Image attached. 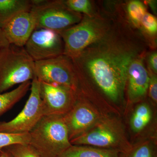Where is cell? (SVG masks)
Masks as SVG:
<instances>
[{
    "label": "cell",
    "instance_id": "6da1fadb",
    "mask_svg": "<svg viewBox=\"0 0 157 157\" xmlns=\"http://www.w3.org/2000/svg\"><path fill=\"white\" fill-rule=\"evenodd\" d=\"M134 57L132 52L109 48L98 50L89 57L81 54L73 59L76 68H86L103 92L117 102L122 97Z\"/></svg>",
    "mask_w": 157,
    "mask_h": 157
},
{
    "label": "cell",
    "instance_id": "7a4b0ae2",
    "mask_svg": "<svg viewBox=\"0 0 157 157\" xmlns=\"http://www.w3.org/2000/svg\"><path fill=\"white\" fill-rule=\"evenodd\" d=\"M29 135V144L42 157H57L72 145L63 116H44Z\"/></svg>",
    "mask_w": 157,
    "mask_h": 157
},
{
    "label": "cell",
    "instance_id": "3957f363",
    "mask_svg": "<svg viewBox=\"0 0 157 157\" xmlns=\"http://www.w3.org/2000/svg\"><path fill=\"white\" fill-rule=\"evenodd\" d=\"M35 61L24 47L10 45L0 50V94L36 78Z\"/></svg>",
    "mask_w": 157,
    "mask_h": 157
},
{
    "label": "cell",
    "instance_id": "277c9868",
    "mask_svg": "<svg viewBox=\"0 0 157 157\" xmlns=\"http://www.w3.org/2000/svg\"><path fill=\"white\" fill-rule=\"evenodd\" d=\"M32 2L30 11L36 21V29H47L59 33L82 19L81 14L70 10L64 1L32 0Z\"/></svg>",
    "mask_w": 157,
    "mask_h": 157
},
{
    "label": "cell",
    "instance_id": "5b68a950",
    "mask_svg": "<svg viewBox=\"0 0 157 157\" xmlns=\"http://www.w3.org/2000/svg\"><path fill=\"white\" fill-rule=\"evenodd\" d=\"M101 22L85 17L78 23L59 33L64 43V53L73 59L79 56L88 46L103 36Z\"/></svg>",
    "mask_w": 157,
    "mask_h": 157
},
{
    "label": "cell",
    "instance_id": "8992f818",
    "mask_svg": "<svg viewBox=\"0 0 157 157\" xmlns=\"http://www.w3.org/2000/svg\"><path fill=\"white\" fill-rule=\"evenodd\" d=\"M30 90L29 99L17 116L9 121H0V132L11 134L29 133L44 116L40 82L36 77L32 80Z\"/></svg>",
    "mask_w": 157,
    "mask_h": 157
},
{
    "label": "cell",
    "instance_id": "52a82bcc",
    "mask_svg": "<svg viewBox=\"0 0 157 157\" xmlns=\"http://www.w3.org/2000/svg\"><path fill=\"white\" fill-rule=\"evenodd\" d=\"M70 59L63 54L35 62L36 78L39 81L63 86L76 91L77 79Z\"/></svg>",
    "mask_w": 157,
    "mask_h": 157
},
{
    "label": "cell",
    "instance_id": "ba28073f",
    "mask_svg": "<svg viewBox=\"0 0 157 157\" xmlns=\"http://www.w3.org/2000/svg\"><path fill=\"white\" fill-rule=\"evenodd\" d=\"M34 61L54 58L63 55L64 43L60 34L47 29H36L24 47Z\"/></svg>",
    "mask_w": 157,
    "mask_h": 157
},
{
    "label": "cell",
    "instance_id": "9c48e42d",
    "mask_svg": "<svg viewBox=\"0 0 157 157\" xmlns=\"http://www.w3.org/2000/svg\"><path fill=\"white\" fill-rule=\"evenodd\" d=\"M122 135L121 131L116 125L112 123L105 122L72 139L70 143L72 145L110 149L125 153L130 149L120 143L122 138Z\"/></svg>",
    "mask_w": 157,
    "mask_h": 157
},
{
    "label": "cell",
    "instance_id": "30bf717a",
    "mask_svg": "<svg viewBox=\"0 0 157 157\" xmlns=\"http://www.w3.org/2000/svg\"><path fill=\"white\" fill-rule=\"evenodd\" d=\"M40 82L44 116H64L76 103L75 91L63 86Z\"/></svg>",
    "mask_w": 157,
    "mask_h": 157
},
{
    "label": "cell",
    "instance_id": "8fae6325",
    "mask_svg": "<svg viewBox=\"0 0 157 157\" xmlns=\"http://www.w3.org/2000/svg\"><path fill=\"white\" fill-rule=\"evenodd\" d=\"M36 29L31 11L21 13L13 17L2 28L10 45L24 47Z\"/></svg>",
    "mask_w": 157,
    "mask_h": 157
},
{
    "label": "cell",
    "instance_id": "7c38bea8",
    "mask_svg": "<svg viewBox=\"0 0 157 157\" xmlns=\"http://www.w3.org/2000/svg\"><path fill=\"white\" fill-rule=\"evenodd\" d=\"M63 118L70 141L87 131L96 122L98 117L94 111L85 104L76 102Z\"/></svg>",
    "mask_w": 157,
    "mask_h": 157
},
{
    "label": "cell",
    "instance_id": "4fadbf2b",
    "mask_svg": "<svg viewBox=\"0 0 157 157\" xmlns=\"http://www.w3.org/2000/svg\"><path fill=\"white\" fill-rule=\"evenodd\" d=\"M129 98L133 101H139L146 94L148 89L150 76L140 59L133 60L128 70Z\"/></svg>",
    "mask_w": 157,
    "mask_h": 157
},
{
    "label": "cell",
    "instance_id": "5bb4252c",
    "mask_svg": "<svg viewBox=\"0 0 157 157\" xmlns=\"http://www.w3.org/2000/svg\"><path fill=\"white\" fill-rule=\"evenodd\" d=\"M32 0H0V28L17 15L31 11Z\"/></svg>",
    "mask_w": 157,
    "mask_h": 157
},
{
    "label": "cell",
    "instance_id": "9a60e30c",
    "mask_svg": "<svg viewBox=\"0 0 157 157\" xmlns=\"http://www.w3.org/2000/svg\"><path fill=\"white\" fill-rule=\"evenodd\" d=\"M121 153L116 150L72 144L57 157H120Z\"/></svg>",
    "mask_w": 157,
    "mask_h": 157
},
{
    "label": "cell",
    "instance_id": "2e32d148",
    "mask_svg": "<svg viewBox=\"0 0 157 157\" xmlns=\"http://www.w3.org/2000/svg\"><path fill=\"white\" fill-rule=\"evenodd\" d=\"M31 85V81L26 82L12 90L0 94V116L11 109L25 95L30 89Z\"/></svg>",
    "mask_w": 157,
    "mask_h": 157
},
{
    "label": "cell",
    "instance_id": "e0dca14e",
    "mask_svg": "<svg viewBox=\"0 0 157 157\" xmlns=\"http://www.w3.org/2000/svg\"><path fill=\"white\" fill-rule=\"evenodd\" d=\"M151 111L148 105L140 104L137 107L132 115L131 125L132 130L139 132L147 125L151 118Z\"/></svg>",
    "mask_w": 157,
    "mask_h": 157
},
{
    "label": "cell",
    "instance_id": "ac0fdd59",
    "mask_svg": "<svg viewBox=\"0 0 157 157\" xmlns=\"http://www.w3.org/2000/svg\"><path fill=\"white\" fill-rule=\"evenodd\" d=\"M29 133L11 134L0 132V151L4 148L15 144H29Z\"/></svg>",
    "mask_w": 157,
    "mask_h": 157
},
{
    "label": "cell",
    "instance_id": "d6986e66",
    "mask_svg": "<svg viewBox=\"0 0 157 157\" xmlns=\"http://www.w3.org/2000/svg\"><path fill=\"white\" fill-rule=\"evenodd\" d=\"M5 148L9 157H42L29 144H13Z\"/></svg>",
    "mask_w": 157,
    "mask_h": 157
},
{
    "label": "cell",
    "instance_id": "ffe728a7",
    "mask_svg": "<svg viewBox=\"0 0 157 157\" xmlns=\"http://www.w3.org/2000/svg\"><path fill=\"white\" fill-rule=\"evenodd\" d=\"M128 14L132 22L136 25H139L141 20L147 13L144 5L138 1H132L128 6Z\"/></svg>",
    "mask_w": 157,
    "mask_h": 157
},
{
    "label": "cell",
    "instance_id": "44dd1931",
    "mask_svg": "<svg viewBox=\"0 0 157 157\" xmlns=\"http://www.w3.org/2000/svg\"><path fill=\"white\" fill-rule=\"evenodd\" d=\"M120 157H155V155L150 145L144 144L127 152L121 153Z\"/></svg>",
    "mask_w": 157,
    "mask_h": 157
},
{
    "label": "cell",
    "instance_id": "7402d4cb",
    "mask_svg": "<svg viewBox=\"0 0 157 157\" xmlns=\"http://www.w3.org/2000/svg\"><path fill=\"white\" fill-rule=\"evenodd\" d=\"M64 2L70 10L76 13L89 14L91 11V5L88 0H67Z\"/></svg>",
    "mask_w": 157,
    "mask_h": 157
},
{
    "label": "cell",
    "instance_id": "603a6c76",
    "mask_svg": "<svg viewBox=\"0 0 157 157\" xmlns=\"http://www.w3.org/2000/svg\"><path fill=\"white\" fill-rule=\"evenodd\" d=\"M140 24L147 33L151 35H155L157 31L156 18L151 14L146 13L141 20Z\"/></svg>",
    "mask_w": 157,
    "mask_h": 157
},
{
    "label": "cell",
    "instance_id": "cb8c5ba5",
    "mask_svg": "<svg viewBox=\"0 0 157 157\" xmlns=\"http://www.w3.org/2000/svg\"><path fill=\"white\" fill-rule=\"evenodd\" d=\"M149 95L155 103L157 101V79L155 75L150 76V81L148 86Z\"/></svg>",
    "mask_w": 157,
    "mask_h": 157
},
{
    "label": "cell",
    "instance_id": "d4e9b609",
    "mask_svg": "<svg viewBox=\"0 0 157 157\" xmlns=\"http://www.w3.org/2000/svg\"><path fill=\"white\" fill-rule=\"evenodd\" d=\"M149 65L155 73L157 71V53L156 52H153L150 55L148 58Z\"/></svg>",
    "mask_w": 157,
    "mask_h": 157
},
{
    "label": "cell",
    "instance_id": "484cf974",
    "mask_svg": "<svg viewBox=\"0 0 157 157\" xmlns=\"http://www.w3.org/2000/svg\"><path fill=\"white\" fill-rule=\"evenodd\" d=\"M2 28H0V50L10 45Z\"/></svg>",
    "mask_w": 157,
    "mask_h": 157
},
{
    "label": "cell",
    "instance_id": "4316f807",
    "mask_svg": "<svg viewBox=\"0 0 157 157\" xmlns=\"http://www.w3.org/2000/svg\"><path fill=\"white\" fill-rule=\"evenodd\" d=\"M147 3L151 7L152 11L156 13L157 12V1H147Z\"/></svg>",
    "mask_w": 157,
    "mask_h": 157
},
{
    "label": "cell",
    "instance_id": "83f0119b",
    "mask_svg": "<svg viewBox=\"0 0 157 157\" xmlns=\"http://www.w3.org/2000/svg\"><path fill=\"white\" fill-rule=\"evenodd\" d=\"M2 151V155H0V157H9L7 153H6L5 151Z\"/></svg>",
    "mask_w": 157,
    "mask_h": 157
},
{
    "label": "cell",
    "instance_id": "f1b7e54d",
    "mask_svg": "<svg viewBox=\"0 0 157 157\" xmlns=\"http://www.w3.org/2000/svg\"><path fill=\"white\" fill-rule=\"evenodd\" d=\"M2 151H0V155H2Z\"/></svg>",
    "mask_w": 157,
    "mask_h": 157
}]
</instances>
